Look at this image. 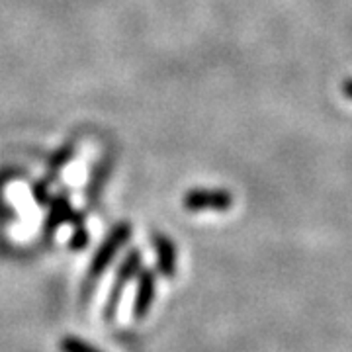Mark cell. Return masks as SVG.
<instances>
[{
  "label": "cell",
  "instance_id": "6da1fadb",
  "mask_svg": "<svg viewBox=\"0 0 352 352\" xmlns=\"http://www.w3.org/2000/svg\"><path fill=\"white\" fill-rule=\"evenodd\" d=\"M233 198L226 190H192L184 198V206L190 212H201V210H215L226 212L231 208Z\"/></svg>",
  "mask_w": 352,
  "mask_h": 352
},
{
  "label": "cell",
  "instance_id": "7a4b0ae2",
  "mask_svg": "<svg viewBox=\"0 0 352 352\" xmlns=\"http://www.w3.org/2000/svg\"><path fill=\"white\" fill-rule=\"evenodd\" d=\"M129 233H131V229H129L127 223L126 226H118L113 229L112 235L104 241L100 251L96 252V256H94V263L90 266V276H100L102 272H104V268L113 261L116 252L122 249V245L127 241Z\"/></svg>",
  "mask_w": 352,
  "mask_h": 352
},
{
  "label": "cell",
  "instance_id": "3957f363",
  "mask_svg": "<svg viewBox=\"0 0 352 352\" xmlns=\"http://www.w3.org/2000/svg\"><path fill=\"white\" fill-rule=\"evenodd\" d=\"M138 266H139L138 252H131V254H129V258L126 261V264L122 266V270H120L118 278H116V284H113V289H112V298L108 300V307H106V317H113V314H116V307H118V302H120V296H122V289H124V286L129 282V278L138 272Z\"/></svg>",
  "mask_w": 352,
  "mask_h": 352
},
{
  "label": "cell",
  "instance_id": "277c9868",
  "mask_svg": "<svg viewBox=\"0 0 352 352\" xmlns=\"http://www.w3.org/2000/svg\"><path fill=\"white\" fill-rule=\"evenodd\" d=\"M153 300H155V276L149 270H145L141 278H139L138 296H135V307L133 314L138 319H143L147 311L151 309Z\"/></svg>",
  "mask_w": 352,
  "mask_h": 352
},
{
  "label": "cell",
  "instance_id": "5b68a950",
  "mask_svg": "<svg viewBox=\"0 0 352 352\" xmlns=\"http://www.w3.org/2000/svg\"><path fill=\"white\" fill-rule=\"evenodd\" d=\"M155 249H157V254H159V268L163 272L164 276H173L176 268V252L173 243L164 237H159L157 243H155Z\"/></svg>",
  "mask_w": 352,
  "mask_h": 352
},
{
  "label": "cell",
  "instance_id": "8992f818",
  "mask_svg": "<svg viewBox=\"0 0 352 352\" xmlns=\"http://www.w3.org/2000/svg\"><path fill=\"white\" fill-rule=\"evenodd\" d=\"M59 349H61V352H102L100 349L88 344L87 340L76 339V337H65V339H61Z\"/></svg>",
  "mask_w": 352,
  "mask_h": 352
},
{
  "label": "cell",
  "instance_id": "52a82bcc",
  "mask_svg": "<svg viewBox=\"0 0 352 352\" xmlns=\"http://www.w3.org/2000/svg\"><path fill=\"white\" fill-rule=\"evenodd\" d=\"M342 92H344L346 98H351L352 100V80H346V82L342 85Z\"/></svg>",
  "mask_w": 352,
  "mask_h": 352
}]
</instances>
